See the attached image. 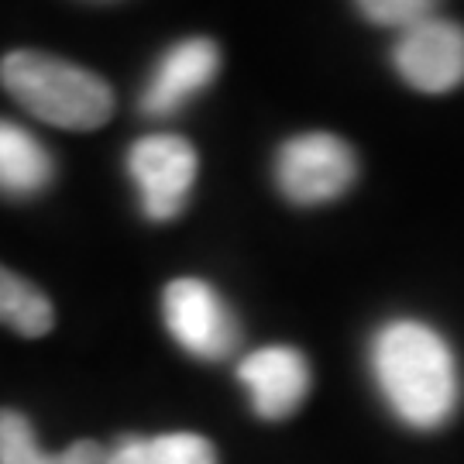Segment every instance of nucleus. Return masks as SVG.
<instances>
[{
    "label": "nucleus",
    "instance_id": "0eeeda50",
    "mask_svg": "<svg viewBox=\"0 0 464 464\" xmlns=\"http://www.w3.org/2000/svg\"><path fill=\"white\" fill-rule=\"evenodd\" d=\"M217 72H220L217 42H210V38L176 42L151 69V80L141 93V111L149 117L179 114L189 100L214 83Z\"/></svg>",
    "mask_w": 464,
    "mask_h": 464
},
{
    "label": "nucleus",
    "instance_id": "1a4fd4ad",
    "mask_svg": "<svg viewBox=\"0 0 464 464\" xmlns=\"http://www.w3.org/2000/svg\"><path fill=\"white\" fill-rule=\"evenodd\" d=\"M52 155L45 145L21 124L0 121V193L4 197H34L52 183Z\"/></svg>",
    "mask_w": 464,
    "mask_h": 464
},
{
    "label": "nucleus",
    "instance_id": "7ed1b4c3",
    "mask_svg": "<svg viewBox=\"0 0 464 464\" xmlns=\"http://www.w3.org/2000/svg\"><path fill=\"white\" fill-rule=\"evenodd\" d=\"M358 179V159L348 141L327 131L289 138L276 155V183L296 207H316L344 197Z\"/></svg>",
    "mask_w": 464,
    "mask_h": 464
},
{
    "label": "nucleus",
    "instance_id": "6e6552de",
    "mask_svg": "<svg viewBox=\"0 0 464 464\" xmlns=\"http://www.w3.org/2000/svg\"><path fill=\"white\" fill-rule=\"evenodd\" d=\"M237 379L251 392V406L262 420H285L310 396V365L296 348L251 351L237 365Z\"/></svg>",
    "mask_w": 464,
    "mask_h": 464
},
{
    "label": "nucleus",
    "instance_id": "4468645a",
    "mask_svg": "<svg viewBox=\"0 0 464 464\" xmlns=\"http://www.w3.org/2000/svg\"><path fill=\"white\" fill-rule=\"evenodd\" d=\"M63 464H107V450L97 440H76L69 450H63Z\"/></svg>",
    "mask_w": 464,
    "mask_h": 464
},
{
    "label": "nucleus",
    "instance_id": "ddd939ff",
    "mask_svg": "<svg viewBox=\"0 0 464 464\" xmlns=\"http://www.w3.org/2000/svg\"><path fill=\"white\" fill-rule=\"evenodd\" d=\"M358 11L379 24V28H396V32H406L420 21L433 17L437 4L440 0H354Z\"/></svg>",
    "mask_w": 464,
    "mask_h": 464
},
{
    "label": "nucleus",
    "instance_id": "f8f14e48",
    "mask_svg": "<svg viewBox=\"0 0 464 464\" xmlns=\"http://www.w3.org/2000/svg\"><path fill=\"white\" fill-rule=\"evenodd\" d=\"M0 464H63V454H45L38 448L24 413L0 410Z\"/></svg>",
    "mask_w": 464,
    "mask_h": 464
},
{
    "label": "nucleus",
    "instance_id": "f03ea898",
    "mask_svg": "<svg viewBox=\"0 0 464 464\" xmlns=\"http://www.w3.org/2000/svg\"><path fill=\"white\" fill-rule=\"evenodd\" d=\"M0 86L28 114L66 131H97L114 114V93L97 72L49 52H7L0 59Z\"/></svg>",
    "mask_w": 464,
    "mask_h": 464
},
{
    "label": "nucleus",
    "instance_id": "423d86ee",
    "mask_svg": "<svg viewBox=\"0 0 464 464\" xmlns=\"http://www.w3.org/2000/svg\"><path fill=\"white\" fill-rule=\"evenodd\" d=\"M392 66L402 83L420 93H450L464 83V28L448 17H427L399 32L392 45Z\"/></svg>",
    "mask_w": 464,
    "mask_h": 464
},
{
    "label": "nucleus",
    "instance_id": "39448f33",
    "mask_svg": "<svg viewBox=\"0 0 464 464\" xmlns=\"http://www.w3.org/2000/svg\"><path fill=\"white\" fill-rule=\"evenodd\" d=\"M169 334L179 348L203 362H220L237 348V320L231 306L203 279H176L162 296Z\"/></svg>",
    "mask_w": 464,
    "mask_h": 464
},
{
    "label": "nucleus",
    "instance_id": "9d476101",
    "mask_svg": "<svg viewBox=\"0 0 464 464\" xmlns=\"http://www.w3.org/2000/svg\"><path fill=\"white\" fill-rule=\"evenodd\" d=\"M107 464H217V450L199 433L124 437L114 450H107Z\"/></svg>",
    "mask_w": 464,
    "mask_h": 464
},
{
    "label": "nucleus",
    "instance_id": "20e7f679",
    "mask_svg": "<svg viewBox=\"0 0 464 464\" xmlns=\"http://www.w3.org/2000/svg\"><path fill=\"white\" fill-rule=\"evenodd\" d=\"M197 169V151L179 134H145L128 151V172L138 186L141 210L151 220H176L183 214Z\"/></svg>",
    "mask_w": 464,
    "mask_h": 464
},
{
    "label": "nucleus",
    "instance_id": "9b49d317",
    "mask_svg": "<svg viewBox=\"0 0 464 464\" xmlns=\"http://www.w3.org/2000/svg\"><path fill=\"white\" fill-rule=\"evenodd\" d=\"M0 324L21 337H45L55 324L49 296L4 266H0Z\"/></svg>",
    "mask_w": 464,
    "mask_h": 464
},
{
    "label": "nucleus",
    "instance_id": "f257e3e1",
    "mask_svg": "<svg viewBox=\"0 0 464 464\" xmlns=\"http://www.w3.org/2000/svg\"><path fill=\"white\" fill-rule=\"evenodd\" d=\"M372 368L392 413L416 430L444 427L458 406V365L440 334L420 320H392L375 334Z\"/></svg>",
    "mask_w": 464,
    "mask_h": 464
}]
</instances>
